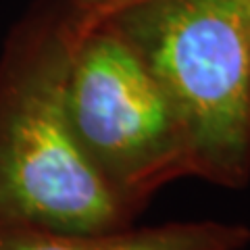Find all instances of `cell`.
I'll return each mask as SVG.
<instances>
[{"label": "cell", "instance_id": "cell-4", "mask_svg": "<svg viewBox=\"0 0 250 250\" xmlns=\"http://www.w3.org/2000/svg\"><path fill=\"white\" fill-rule=\"evenodd\" d=\"M250 231L219 221L167 223L159 228L62 233L0 225V250H242Z\"/></svg>", "mask_w": 250, "mask_h": 250}, {"label": "cell", "instance_id": "cell-3", "mask_svg": "<svg viewBox=\"0 0 250 250\" xmlns=\"http://www.w3.org/2000/svg\"><path fill=\"white\" fill-rule=\"evenodd\" d=\"M67 111L94 169L136 215L165 184L194 175L190 140L175 106L111 19L80 29L69 62Z\"/></svg>", "mask_w": 250, "mask_h": 250}, {"label": "cell", "instance_id": "cell-1", "mask_svg": "<svg viewBox=\"0 0 250 250\" xmlns=\"http://www.w3.org/2000/svg\"><path fill=\"white\" fill-rule=\"evenodd\" d=\"M75 15L50 0L15 38L0 75V225L62 233L127 228L125 207L75 138L67 75Z\"/></svg>", "mask_w": 250, "mask_h": 250}, {"label": "cell", "instance_id": "cell-2", "mask_svg": "<svg viewBox=\"0 0 250 250\" xmlns=\"http://www.w3.org/2000/svg\"><path fill=\"white\" fill-rule=\"evenodd\" d=\"M111 19L161 82L190 140L194 175L250 177V0H136Z\"/></svg>", "mask_w": 250, "mask_h": 250}, {"label": "cell", "instance_id": "cell-6", "mask_svg": "<svg viewBox=\"0 0 250 250\" xmlns=\"http://www.w3.org/2000/svg\"><path fill=\"white\" fill-rule=\"evenodd\" d=\"M129 2H136V0H127V2H125V4H129ZM121 6H123V4H121ZM117 9H119V6H117ZM111 13H113V11H111Z\"/></svg>", "mask_w": 250, "mask_h": 250}, {"label": "cell", "instance_id": "cell-5", "mask_svg": "<svg viewBox=\"0 0 250 250\" xmlns=\"http://www.w3.org/2000/svg\"><path fill=\"white\" fill-rule=\"evenodd\" d=\"M69 11L75 15L77 27H85L90 23L103 19L104 15L115 11L117 6L125 4L127 0H61Z\"/></svg>", "mask_w": 250, "mask_h": 250}]
</instances>
